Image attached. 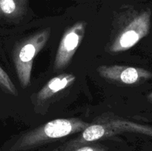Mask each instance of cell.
Wrapping results in <instances>:
<instances>
[{
    "mask_svg": "<svg viewBox=\"0 0 152 151\" xmlns=\"http://www.w3.org/2000/svg\"><path fill=\"white\" fill-rule=\"evenodd\" d=\"M90 123L80 118H57L19 136L9 151H28L62 138L83 131Z\"/></svg>",
    "mask_w": 152,
    "mask_h": 151,
    "instance_id": "obj_1",
    "label": "cell"
},
{
    "mask_svg": "<svg viewBox=\"0 0 152 151\" xmlns=\"http://www.w3.org/2000/svg\"><path fill=\"white\" fill-rule=\"evenodd\" d=\"M126 132L142 133L152 136V127L127 120L120 119L90 124L82 131L80 136L59 147L55 151L71 150L78 147Z\"/></svg>",
    "mask_w": 152,
    "mask_h": 151,
    "instance_id": "obj_2",
    "label": "cell"
},
{
    "mask_svg": "<svg viewBox=\"0 0 152 151\" xmlns=\"http://www.w3.org/2000/svg\"><path fill=\"white\" fill-rule=\"evenodd\" d=\"M50 34V29L47 28L20 41L15 47L13 62L19 82L24 88L31 84L34 58L45 45Z\"/></svg>",
    "mask_w": 152,
    "mask_h": 151,
    "instance_id": "obj_3",
    "label": "cell"
},
{
    "mask_svg": "<svg viewBox=\"0 0 152 151\" xmlns=\"http://www.w3.org/2000/svg\"><path fill=\"white\" fill-rule=\"evenodd\" d=\"M151 10H142L132 15L127 23L114 38L110 45L111 53L126 51L136 45L148 35L151 26Z\"/></svg>",
    "mask_w": 152,
    "mask_h": 151,
    "instance_id": "obj_4",
    "label": "cell"
},
{
    "mask_svg": "<svg viewBox=\"0 0 152 151\" xmlns=\"http://www.w3.org/2000/svg\"><path fill=\"white\" fill-rule=\"evenodd\" d=\"M86 25L85 22H77L63 34L55 56V70L62 69L70 63L83 41Z\"/></svg>",
    "mask_w": 152,
    "mask_h": 151,
    "instance_id": "obj_5",
    "label": "cell"
},
{
    "mask_svg": "<svg viewBox=\"0 0 152 151\" xmlns=\"http://www.w3.org/2000/svg\"><path fill=\"white\" fill-rule=\"evenodd\" d=\"M102 78L125 84H136L152 78L148 70L123 65H103L97 68Z\"/></svg>",
    "mask_w": 152,
    "mask_h": 151,
    "instance_id": "obj_6",
    "label": "cell"
},
{
    "mask_svg": "<svg viewBox=\"0 0 152 151\" xmlns=\"http://www.w3.org/2000/svg\"><path fill=\"white\" fill-rule=\"evenodd\" d=\"M76 80L74 74L64 73L55 76L49 80L42 88L39 91L37 100L39 103L45 102L62 90H65L71 85Z\"/></svg>",
    "mask_w": 152,
    "mask_h": 151,
    "instance_id": "obj_7",
    "label": "cell"
},
{
    "mask_svg": "<svg viewBox=\"0 0 152 151\" xmlns=\"http://www.w3.org/2000/svg\"><path fill=\"white\" fill-rule=\"evenodd\" d=\"M28 0H0V16L14 19L25 13Z\"/></svg>",
    "mask_w": 152,
    "mask_h": 151,
    "instance_id": "obj_8",
    "label": "cell"
},
{
    "mask_svg": "<svg viewBox=\"0 0 152 151\" xmlns=\"http://www.w3.org/2000/svg\"><path fill=\"white\" fill-rule=\"evenodd\" d=\"M0 86L13 96H17L18 91L7 73L0 66Z\"/></svg>",
    "mask_w": 152,
    "mask_h": 151,
    "instance_id": "obj_9",
    "label": "cell"
},
{
    "mask_svg": "<svg viewBox=\"0 0 152 151\" xmlns=\"http://www.w3.org/2000/svg\"><path fill=\"white\" fill-rule=\"evenodd\" d=\"M108 147L102 144L90 143L78 147L68 151H107Z\"/></svg>",
    "mask_w": 152,
    "mask_h": 151,
    "instance_id": "obj_10",
    "label": "cell"
},
{
    "mask_svg": "<svg viewBox=\"0 0 152 151\" xmlns=\"http://www.w3.org/2000/svg\"><path fill=\"white\" fill-rule=\"evenodd\" d=\"M147 99H148V102H151V103L152 104V92L151 93H150L147 96Z\"/></svg>",
    "mask_w": 152,
    "mask_h": 151,
    "instance_id": "obj_11",
    "label": "cell"
}]
</instances>
